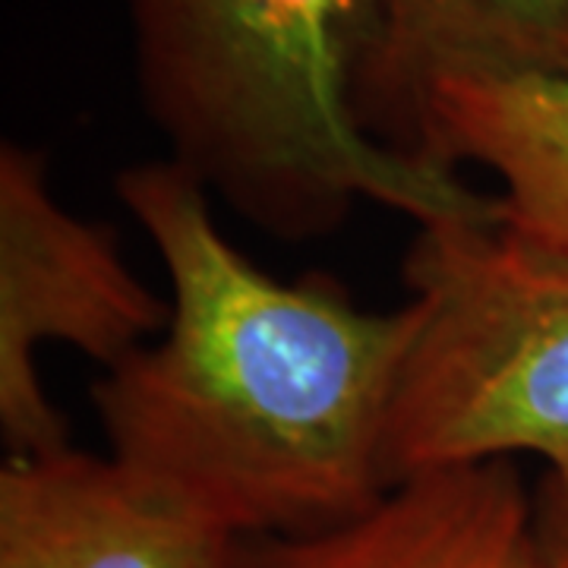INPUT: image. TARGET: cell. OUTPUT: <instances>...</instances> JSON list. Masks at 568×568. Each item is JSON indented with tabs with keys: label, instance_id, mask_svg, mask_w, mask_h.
<instances>
[{
	"label": "cell",
	"instance_id": "6",
	"mask_svg": "<svg viewBox=\"0 0 568 568\" xmlns=\"http://www.w3.org/2000/svg\"><path fill=\"white\" fill-rule=\"evenodd\" d=\"M263 568H549L511 458L414 474L357 521L263 540Z\"/></svg>",
	"mask_w": 568,
	"mask_h": 568
},
{
	"label": "cell",
	"instance_id": "8",
	"mask_svg": "<svg viewBox=\"0 0 568 568\" xmlns=\"http://www.w3.org/2000/svg\"><path fill=\"white\" fill-rule=\"evenodd\" d=\"M386 7L392 142L405 155L426 159L420 149V99L426 82L436 77H568V0H386Z\"/></svg>",
	"mask_w": 568,
	"mask_h": 568
},
{
	"label": "cell",
	"instance_id": "2",
	"mask_svg": "<svg viewBox=\"0 0 568 568\" xmlns=\"http://www.w3.org/2000/svg\"><path fill=\"white\" fill-rule=\"evenodd\" d=\"M136 82L171 162L278 241L364 203L496 222V193L392 142L386 0H130Z\"/></svg>",
	"mask_w": 568,
	"mask_h": 568
},
{
	"label": "cell",
	"instance_id": "7",
	"mask_svg": "<svg viewBox=\"0 0 568 568\" xmlns=\"http://www.w3.org/2000/svg\"><path fill=\"white\" fill-rule=\"evenodd\" d=\"M420 149L458 171L496 174V224L540 256L568 265V77L446 73L426 82Z\"/></svg>",
	"mask_w": 568,
	"mask_h": 568
},
{
	"label": "cell",
	"instance_id": "1",
	"mask_svg": "<svg viewBox=\"0 0 568 568\" xmlns=\"http://www.w3.org/2000/svg\"><path fill=\"white\" fill-rule=\"evenodd\" d=\"M171 284L164 332L92 386L108 455L164 506L246 540L357 521L398 484L388 424L420 316L335 278L278 282L215 224L181 164L114 178Z\"/></svg>",
	"mask_w": 568,
	"mask_h": 568
},
{
	"label": "cell",
	"instance_id": "5",
	"mask_svg": "<svg viewBox=\"0 0 568 568\" xmlns=\"http://www.w3.org/2000/svg\"><path fill=\"white\" fill-rule=\"evenodd\" d=\"M0 568H263V540L164 506L111 455L63 446L0 467Z\"/></svg>",
	"mask_w": 568,
	"mask_h": 568
},
{
	"label": "cell",
	"instance_id": "9",
	"mask_svg": "<svg viewBox=\"0 0 568 568\" xmlns=\"http://www.w3.org/2000/svg\"><path fill=\"white\" fill-rule=\"evenodd\" d=\"M534 528L549 568H568V477L544 474L534 489Z\"/></svg>",
	"mask_w": 568,
	"mask_h": 568
},
{
	"label": "cell",
	"instance_id": "4",
	"mask_svg": "<svg viewBox=\"0 0 568 568\" xmlns=\"http://www.w3.org/2000/svg\"><path fill=\"white\" fill-rule=\"evenodd\" d=\"M171 304L136 278L118 234L63 209L44 152L0 145V436L7 455L70 446L67 417L39 376L48 342L114 369L155 342Z\"/></svg>",
	"mask_w": 568,
	"mask_h": 568
},
{
	"label": "cell",
	"instance_id": "3",
	"mask_svg": "<svg viewBox=\"0 0 568 568\" xmlns=\"http://www.w3.org/2000/svg\"><path fill=\"white\" fill-rule=\"evenodd\" d=\"M402 278L420 328L388 424L395 480L515 455L568 477V265L496 222H433Z\"/></svg>",
	"mask_w": 568,
	"mask_h": 568
}]
</instances>
